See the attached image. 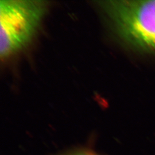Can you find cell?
<instances>
[{
	"label": "cell",
	"mask_w": 155,
	"mask_h": 155,
	"mask_svg": "<svg viewBox=\"0 0 155 155\" xmlns=\"http://www.w3.org/2000/svg\"><path fill=\"white\" fill-rule=\"evenodd\" d=\"M100 4L125 39L155 48V0H110Z\"/></svg>",
	"instance_id": "2"
},
{
	"label": "cell",
	"mask_w": 155,
	"mask_h": 155,
	"mask_svg": "<svg viewBox=\"0 0 155 155\" xmlns=\"http://www.w3.org/2000/svg\"><path fill=\"white\" fill-rule=\"evenodd\" d=\"M47 2L1 0L0 56L6 59L27 47L37 32L47 10Z\"/></svg>",
	"instance_id": "1"
},
{
	"label": "cell",
	"mask_w": 155,
	"mask_h": 155,
	"mask_svg": "<svg viewBox=\"0 0 155 155\" xmlns=\"http://www.w3.org/2000/svg\"><path fill=\"white\" fill-rule=\"evenodd\" d=\"M66 155H97L95 154L94 153L90 152L88 150H78L76 152H71L69 154Z\"/></svg>",
	"instance_id": "3"
}]
</instances>
